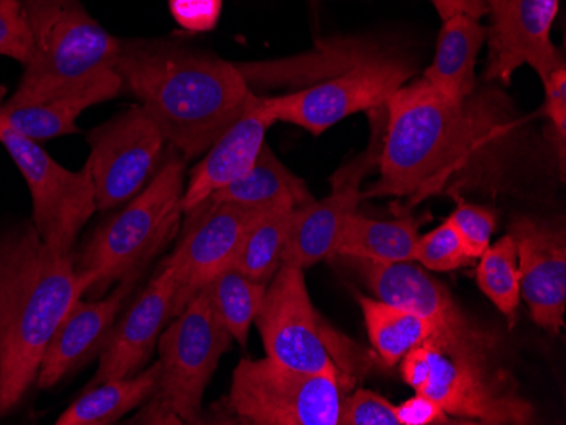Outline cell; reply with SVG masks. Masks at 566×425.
<instances>
[{
  "instance_id": "6da1fadb",
  "label": "cell",
  "mask_w": 566,
  "mask_h": 425,
  "mask_svg": "<svg viewBox=\"0 0 566 425\" xmlns=\"http://www.w3.org/2000/svg\"><path fill=\"white\" fill-rule=\"evenodd\" d=\"M502 97L475 91L457 103L424 78L400 87L385 106L380 179L365 199L399 196L412 208L458 185L497 180L517 138Z\"/></svg>"
},
{
  "instance_id": "7a4b0ae2",
  "label": "cell",
  "mask_w": 566,
  "mask_h": 425,
  "mask_svg": "<svg viewBox=\"0 0 566 425\" xmlns=\"http://www.w3.org/2000/svg\"><path fill=\"white\" fill-rule=\"evenodd\" d=\"M116 72L187 161L240 119L253 94L237 63L170 40H120Z\"/></svg>"
},
{
  "instance_id": "3957f363",
  "label": "cell",
  "mask_w": 566,
  "mask_h": 425,
  "mask_svg": "<svg viewBox=\"0 0 566 425\" xmlns=\"http://www.w3.org/2000/svg\"><path fill=\"white\" fill-rule=\"evenodd\" d=\"M85 291L75 253L53 252L33 222L0 231V418L36 383L48 342Z\"/></svg>"
},
{
  "instance_id": "277c9868",
  "label": "cell",
  "mask_w": 566,
  "mask_h": 425,
  "mask_svg": "<svg viewBox=\"0 0 566 425\" xmlns=\"http://www.w3.org/2000/svg\"><path fill=\"white\" fill-rule=\"evenodd\" d=\"M186 170V158L170 146V153L165 155L148 185L104 219L75 252V269L88 298H101L119 281L139 280L149 263L177 240L182 226Z\"/></svg>"
},
{
  "instance_id": "5b68a950",
  "label": "cell",
  "mask_w": 566,
  "mask_h": 425,
  "mask_svg": "<svg viewBox=\"0 0 566 425\" xmlns=\"http://www.w3.org/2000/svg\"><path fill=\"white\" fill-rule=\"evenodd\" d=\"M34 53L4 109L50 103L117 81L120 40L102 28L81 0L31 28Z\"/></svg>"
},
{
  "instance_id": "8992f818",
  "label": "cell",
  "mask_w": 566,
  "mask_h": 425,
  "mask_svg": "<svg viewBox=\"0 0 566 425\" xmlns=\"http://www.w3.org/2000/svg\"><path fill=\"white\" fill-rule=\"evenodd\" d=\"M349 380L333 373H305L272 358H243L231 389L212 412L219 424L339 425Z\"/></svg>"
},
{
  "instance_id": "52a82bcc",
  "label": "cell",
  "mask_w": 566,
  "mask_h": 425,
  "mask_svg": "<svg viewBox=\"0 0 566 425\" xmlns=\"http://www.w3.org/2000/svg\"><path fill=\"white\" fill-rule=\"evenodd\" d=\"M415 75L409 60L365 43L338 73L292 94L265 97V103L276 123L321 136L353 114L384 109Z\"/></svg>"
},
{
  "instance_id": "ba28073f",
  "label": "cell",
  "mask_w": 566,
  "mask_h": 425,
  "mask_svg": "<svg viewBox=\"0 0 566 425\" xmlns=\"http://www.w3.org/2000/svg\"><path fill=\"white\" fill-rule=\"evenodd\" d=\"M400 374L416 393L434 400L450 417L465 424L526 425L534 421L533 405L517 393L505 371L458 360L431 342L403 357Z\"/></svg>"
},
{
  "instance_id": "9c48e42d",
  "label": "cell",
  "mask_w": 566,
  "mask_h": 425,
  "mask_svg": "<svg viewBox=\"0 0 566 425\" xmlns=\"http://www.w3.org/2000/svg\"><path fill=\"white\" fill-rule=\"evenodd\" d=\"M231 342L203 287L158 339L160 376L153 399L182 424H203V393Z\"/></svg>"
},
{
  "instance_id": "30bf717a",
  "label": "cell",
  "mask_w": 566,
  "mask_h": 425,
  "mask_svg": "<svg viewBox=\"0 0 566 425\" xmlns=\"http://www.w3.org/2000/svg\"><path fill=\"white\" fill-rule=\"evenodd\" d=\"M348 262L356 266L375 297L418 314L431 323L434 336L428 342L458 360L497 370V336L461 309L451 291L432 278L428 269L412 263Z\"/></svg>"
},
{
  "instance_id": "8fae6325",
  "label": "cell",
  "mask_w": 566,
  "mask_h": 425,
  "mask_svg": "<svg viewBox=\"0 0 566 425\" xmlns=\"http://www.w3.org/2000/svg\"><path fill=\"white\" fill-rule=\"evenodd\" d=\"M266 357L305 373H333L349 380L342 336L327 328L314 309L304 269L280 266L266 285L254 319Z\"/></svg>"
},
{
  "instance_id": "7c38bea8",
  "label": "cell",
  "mask_w": 566,
  "mask_h": 425,
  "mask_svg": "<svg viewBox=\"0 0 566 425\" xmlns=\"http://www.w3.org/2000/svg\"><path fill=\"white\" fill-rule=\"evenodd\" d=\"M0 145L21 171L33 200V226L59 255L75 253L85 224L97 212L91 170L72 171L44 151L40 142L24 138L0 123Z\"/></svg>"
},
{
  "instance_id": "4fadbf2b",
  "label": "cell",
  "mask_w": 566,
  "mask_h": 425,
  "mask_svg": "<svg viewBox=\"0 0 566 425\" xmlns=\"http://www.w3.org/2000/svg\"><path fill=\"white\" fill-rule=\"evenodd\" d=\"M87 167L98 212L116 211L135 199L157 174L168 142L139 104L87 132Z\"/></svg>"
},
{
  "instance_id": "5bb4252c",
  "label": "cell",
  "mask_w": 566,
  "mask_h": 425,
  "mask_svg": "<svg viewBox=\"0 0 566 425\" xmlns=\"http://www.w3.org/2000/svg\"><path fill=\"white\" fill-rule=\"evenodd\" d=\"M266 212L229 202L203 200L187 212L186 231L174 253L161 262L174 275V317L211 284L224 269L233 266L254 222Z\"/></svg>"
},
{
  "instance_id": "9a60e30c",
  "label": "cell",
  "mask_w": 566,
  "mask_h": 425,
  "mask_svg": "<svg viewBox=\"0 0 566 425\" xmlns=\"http://www.w3.org/2000/svg\"><path fill=\"white\" fill-rule=\"evenodd\" d=\"M489 55L483 70L486 84L509 85L521 66L530 65L539 81L565 63L552 40L559 0H485Z\"/></svg>"
},
{
  "instance_id": "2e32d148",
  "label": "cell",
  "mask_w": 566,
  "mask_h": 425,
  "mask_svg": "<svg viewBox=\"0 0 566 425\" xmlns=\"http://www.w3.org/2000/svg\"><path fill=\"white\" fill-rule=\"evenodd\" d=\"M175 281L170 269H158L142 294L117 317L88 385L129 379L145 370L157 351L165 323L174 319Z\"/></svg>"
},
{
  "instance_id": "e0dca14e",
  "label": "cell",
  "mask_w": 566,
  "mask_h": 425,
  "mask_svg": "<svg viewBox=\"0 0 566 425\" xmlns=\"http://www.w3.org/2000/svg\"><path fill=\"white\" fill-rule=\"evenodd\" d=\"M509 236L517 249L521 295L534 322L552 334L565 326L566 236L565 231L521 217L512 222Z\"/></svg>"
},
{
  "instance_id": "ac0fdd59",
  "label": "cell",
  "mask_w": 566,
  "mask_h": 425,
  "mask_svg": "<svg viewBox=\"0 0 566 425\" xmlns=\"http://www.w3.org/2000/svg\"><path fill=\"white\" fill-rule=\"evenodd\" d=\"M136 284L138 280L119 281L109 297L91 300L82 297L70 307L44 349L34 383L38 389H53L69 374L81 371L101 357Z\"/></svg>"
},
{
  "instance_id": "d6986e66",
  "label": "cell",
  "mask_w": 566,
  "mask_h": 425,
  "mask_svg": "<svg viewBox=\"0 0 566 425\" xmlns=\"http://www.w3.org/2000/svg\"><path fill=\"white\" fill-rule=\"evenodd\" d=\"M275 123L265 97L251 94L240 119L216 139L202 160L190 171L189 182L184 190V215L253 168L265 145L266 131Z\"/></svg>"
},
{
  "instance_id": "ffe728a7",
  "label": "cell",
  "mask_w": 566,
  "mask_h": 425,
  "mask_svg": "<svg viewBox=\"0 0 566 425\" xmlns=\"http://www.w3.org/2000/svg\"><path fill=\"white\" fill-rule=\"evenodd\" d=\"M365 200L359 179L334 183L331 195L298 209L283 249L282 265L305 269L334 258L343 222Z\"/></svg>"
},
{
  "instance_id": "44dd1931",
  "label": "cell",
  "mask_w": 566,
  "mask_h": 425,
  "mask_svg": "<svg viewBox=\"0 0 566 425\" xmlns=\"http://www.w3.org/2000/svg\"><path fill=\"white\" fill-rule=\"evenodd\" d=\"M485 40L486 28L480 19L461 14L444 19L434 59L421 78L443 97L465 100L476 91V59Z\"/></svg>"
},
{
  "instance_id": "7402d4cb",
  "label": "cell",
  "mask_w": 566,
  "mask_h": 425,
  "mask_svg": "<svg viewBox=\"0 0 566 425\" xmlns=\"http://www.w3.org/2000/svg\"><path fill=\"white\" fill-rule=\"evenodd\" d=\"M209 199L263 212L297 211L316 200L304 180L292 173L266 142L253 168L244 177Z\"/></svg>"
},
{
  "instance_id": "603a6c76",
  "label": "cell",
  "mask_w": 566,
  "mask_h": 425,
  "mask_svg": "<svg viewBox=\"0 0 566 425\" xmlns=\"http://www.w3.org/2000/svg\"><path fill=\"white\" fill-rule=\"evenodd\" d=\"M422 221L400 217L378 221L352 212L343 222L334 258L359 259V262L412 263L416 258L419 227Z\"/></svg>"
},
{
  "instance_id": "cb8c5ba5",
  "label": "cell",
  "mask_w": 566,
  "mask_h": 425,
  "mask_svg": "<svg viewBox=\"0 0 566 425\" xmlns=\"http://www.w3.org/2000/svg\"><path fill=\"white\" fill-rule=\"evenodd\" d=\"M123 91V82H107L91 91L81 94L66 95L50 103L34 104V106L14 107L4 109L0 107V123L24 138L33 139L36 142L50 141V139L62 138V136L76 135L81 132L76 126V119L97 104L113 100Z\"/></svg>"
},
{
  "instance_id": "d4e9b609",
  "label": "cell",
  "mask_w": 566,
  "mask_h": 425,
  "mask_svg": "<svg viewBox=\"0 0 566 425\" xmlns=\"http://www.w3.org/2000/svg\"><path fill=\"white\" fill-rule=\"evenodd\" d=\"M160 376L158 361L129 379L111 380L92 389L82 390V395L60 415L56 425H111L142 407L155 393Z\"/></svg>"
},
{
  "instance_id": "484cf974",
  "label": "cell",
  "mask_w": 566,
  "mask_h": 425,
  "mask_svg": "<svg viewBox=\"0 0 566 425\" xmlns=\"http://www.w3.org/2000/svg\"><path fill=\"white\" fill-rule=\"evenodd\" d=\"M358 304L375 353L387 366H397L407 353L434 336L428 320L402 307L364 295H358Z\"/></svg>"
},
{
  "instance_id": "4316f807",
  "label": "cell",
  "mask_w": 566,
  "mask_h": 425,
  "mask_svg": "<svg viewBox=\"0 0 566 425\" xmlns=\"http://www.w3.org/2000/svg\"><path fill=\"white\" fill-rule=\"evenodd\" d=\"M266 285L251 280L233 266L206 285L216 316L241 348L248 346L250 329L262 307Z\"/></svg>"
},
{
  "instance_id": "83f0119b",
  "label": "cell",
  "mask_w": 566,
  "mask_h": 425,
  "mask_svg": "<svg viewBox=\"0 0 566 425\" xmlns=\"http://www.w3.org/2000/svg\"><path fill=\"white\" fill-rule=\"evenodd\" d=\"M297 211L266 212L254 222L234 259L233 268L240 269L251 280L269 284L282 266L283 249Z\"/></svg>"
},
{
  "instance_id": "f1b7e54d",
  "label": "cell",
  "mask_w": 566,
  "mask_h": 425,
  "mask_svg": "<svg viewBox=\"0 0 566 425\" xmlns=\"http://www.w3.org/2000/svg\"><path fill=\"white\" fill-rule=\"evenodd\" d=\"M476 266V284L491 298L492 304L504 314L509 326L516 323L521 298L520 266L516 244L509 234L486 247Z\"/></svg>"
},
{
  "instance_id": "f546056e",
  "label": "cell",
  "mask_w": 566,
  "mask_h": 425,
  "mask_svg": "<svg viewBox=\"0 0 566 425\" xmlns=\"http://www.w3.org/2000/svg\"><path fill=\"white\" fill-rule=\"evenodd\" d=\"M415 262L421 263L428 272L447 273L473 265L475 259L470 258L460 236L447 219L431 233L419 236Z\"/></svg>"
},
{
  "instance_id": "4dcf8cb0",
  "label": "cell",
  "mask_w": 566,
  "mask_h": 425,
  "mask_svg": "<svg viewBox=\"0 0 566 425\" xmlns=\"http://www.w3.org/2000/svg\"><path fill=\"white\" fill-rule=\"evenodd\" d=\"M454 200H457V209L451 212L448 221L460 236L470 258L479 259L486 247L491 246L497 217L492 209L470 204L460 195H454Z\"/></svg>"
},
{
  "instance_id": "1f68e13d",
  "label": "cell",
  "mask_w": 566,
  "mask_h": 425,
  "mask_svg": "<svg viewBox=\"0 0 566 425\" xmlns=\"http://www.w3.org/2000/svg\"><path fill=\"white\" fill-rule=\"evenodd\" d=\"M33 53V30L21 0H0V56L24 66Z\"/></svg>"
},
{
  "instance_id": "d6a6232c",
  "label": "cell",
  "mask_w": 566,
  "mask_h": 425,
  "mask_svg": "<svg viewBox=\"0 0 566 425\" xmlns=\"http://www.w3.org/2000/svg\"><path fill=\"white\" fill-rule=\"evenodd\" d=\"M545 87V116L549 120L548 141L558 160L562 180H565L566 163V65L562 63L543 82Z\"/></svg>"
},
{
  "instance_id": "836d02e7",
  "label": "cell",
  "mask_w": 566,
  "mask_h": 425,
  "mask_svg": "<svg viewBox=\"0 0 566 425\" xmlns=\"http://www.w3.org/2000/svg\"><path fill=\"white\" fill-rule=\"evenodd\" d=\"M339 425H399V421L389 400L371 390H356L343 400Z\"/></svg>"
},
{
  "instance_id": "e575fe53",
  "label": "cell",
  "mask_w": 566,
  "mask_h": 425,
  "mask_svg": "<svg viewBox=\"0 0 566 425\" xmlns=\"http://www.w3.org/2000/svg\"><path fill=\"white\" fill-rule=\"evenodd\" d=\"M171 18L190 34L209 33L219 24L222 0H168Z\"/></svg>"
},
{
  "instance_id": "d590c367",
  "label": "cell",
  "mask_w": 566,
  "mask_h": 425,
  "mask_svg": "<svg viewBox=\"0 0 566 425\" xmlns=\"http://www.w3.org/2000/svg\"><path fill=\"white\" fill-rule=\"evenodd\" d=\"M396 414L399 425L465 424L450 417L440 405L436 404L434 400L421 393H416L402 404L396 405Z\"/></svg>"
},
{
  "instance_id": "8d00e7d4",
  "label": "cell",
  "mask_w": 566,
  "mask_h": 425,
  "mask_svg": "<svg viewBox=\"0 0 566 425\" xmlns=\"http://www.w3.org/2000/svg\"><path fill=\"white\" fill-rule=\"evenodd\" d=\"M431 4L443 21L460 14L475 19L486 15L485 0H431Z\"/></svg>"
},
{
  "instance_id": "74e56055",
  "label": "cell",
  "mask_w": 566,
  "mask_h": 425,
  "mask_svg": "<svg viewBox=\"0 0 566 425\" xmlns=\"http://www.w3.org/2000/svg\"><path fill=\"white\" fill-rule=\"evenodd\" d=\"M70 2L73 0H21L25 15L30 19L31 28L46 21L51 15L59 14Z\"/></svg>"
}]
</instances>
